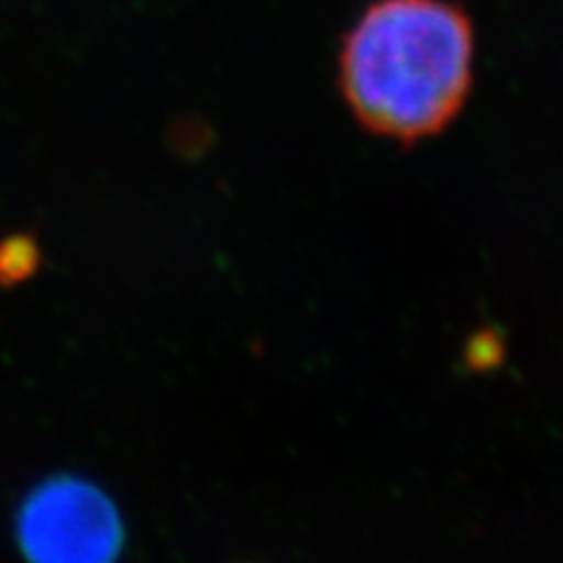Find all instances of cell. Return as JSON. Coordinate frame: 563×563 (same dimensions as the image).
<instances>
[{
  "instance_id": "1",
  "label": "cell",
  "mask_w": 563,
  "mask_h": 563,
  "mask_svg": "<svg viewBox=\"0 0 563 563\" xmlns=\"http://www.w3.org/2000/svg\"><path fill=\"white\" fill-rule=\"evenodd\" d=\"M472 74V20L451 0H374L343 35L339 55V87L352 115L404 146L451 125Z\"/></svg>"
},
{
  "instance_id": "2",
  "label": "cell",
  "mask_w": 563,
  "mask_h": 563,
  "mask_svg": "<svg viewBox=\"0 0 563 563\" xmlns=\"http://www.w3.org/2000/svg\"><path fill=\"white\" fill-rule=\"evenodd\" d=\"M20 542L31 563H113L122 523L113 503L92 484L52 479L24 503Z\"/></svg>"
},
{
  "instance_id": "3",
  "label": "cell",
  "mask_w": 563,
  "mask_h": 563,
  "mask_svg": "<svg viewBox=\"0 0 563 563\" xmlns=\"http://www.w3.org/2000/svg\"><path fill=\"white\" fill-rule=\"evenodd\" d=\"M35 250L33 242L14 238L0 244V279H22L33 271Z\"/></svg>"
},
{
  "instance_id": "4",
  "label": "cell",
  "mask_w": 563,
  "mask_h": 563,
  "mask_svg": "<svg viewBox=\"0 0 563 563\" xmlns=\"http://www.w3.org/2000/svg\"><path fill=\"white\" fill-rule=\"evenodd\" d=\"M505 347L498 333H493L488 329L472 333L467 341V350H465V360L472 368L477 372H488V368H496L503 362Z\"/></svg>"
}]
</instances>
